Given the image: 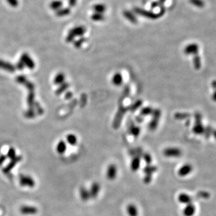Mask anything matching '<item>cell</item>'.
I'll list each match as a JSON object with an SVG mask.
<instances>
[{
    "label": "cell",
    "instance_id": "6da1fadb",
    "mask_svg": "<svg viewBox=\"0 0 216 216\" xmlns=\"http://www.w3.org/2000/svg\"><path fill=\"white\" fill-rule=\"evenodd\" d=\"M127 110H128L127 107H125L124 106H123L122 104H120L119 105L118 110L115 114V116L114 117L113 123H112V126H113V128L117 129L119 127V126L121 125L122 118L124 117V115H125V113L127 112Z\"/></svg>",
    "mask_w": 216,
    "mask_h": 216
},
{
    "label": "cell",
    "instance_id": "7a4b0ae2",
    "mask_svg": "<svg viewBox=\"0 0 216 216\" xmlns=\"http://www.w3.org/2000/svg\"><path fill=\"white\" fill-rule=\"evenodd\" d=\"M161 110L159 109H153L152 113V119L148 124V128L150 130H155L158 126L159 119L161 116Z\"/></svg>",
    "mask_w": 216,
    "mask_h": 216
},
{
    "label": "cell",
    "instance_id": "3957f363",
    "mask_svg": "<svg viewBox=\"0 0 216 216\" xmlns=\"http://www.w3.org/2000/svg\"><path fill=\"white\" fill-rule=\"evenodd\" d=\"M163 154L167 157H178L182 154V151L179 148L175 147H169L163 151Z\"/></svg>",
    "mask_w": 216,
    "mask_h": 216
},
{
    "label": "cell",
    "instance_id": "277c9868",
    "mask_svg": "<svg viewBox=\"0 0 216 216\" xmlns=\"http://www.w3.org/2000/svg\"><path fill=\"white\" fill-rule=\"evenodd\" d=\"M134 11L137 14H139V15H140L142 16H143L145 17L149 18V19H157L161 16L159 14H155L151 11L145 10H143V9H142L140 8H135Z\"/></svg>",
    "mask_w": 216,
    "mask_h": 216
},
{
    "label": "cell",
    "instance_id": "5b68a950",
    "mask_svg": "<svg viewBox=\"0 0 216 216\" xmlns=\"http://www.w3.org/2000/svg\"><path fill=\"white\" fill-rule=\"evenodd\" d=\"M20 61H22L25 66H26L29 69H33L35 67V63L34 62V61L31 59V58L30 57V56L26 53H23L21 56H20Z\"/></svg>",
    "mask_w": 216,
    "mask_h": 216
},
{
    "label": "cell",
    "instance_id": "8992f818",
    "mask_svg": "<svg viewBox=\"0 0 216 216\" xmlns=\"http://www.w3.org/2000/svg\"><path fill=\"white\" fill-rule=\"evenodd\" d=\"M20 184L22 186L32 187L35 185V181L32 178L26 175H21L20 177Z\"/></svg>",
    "mask_w": 216,
    "mask_h": 216
},
{
    "label": "cell",
    "instance_id": "52a82bcc",
    "mask_svg": "<svg viewBox=\"0 0 216 216\" xmlns=\"http://www.w3.org/2000/svg\"><path fill=\"white\" fill-rule=\"evenodd\" d=\"M85 32H86V28L83 26H77L71 29L68 32L75 37L76 36L82 37L83 34L85 33Z\"/></svg>",
    "mask_w": 216,
    "mask_h": 216
},
{
    "label": "cell",
    "instance_id": "ba28073f",
    "mask_svg": "<svg viewBox=\"0 0 216 216\" xmlns=\"http://www.w3.org/2000/svg\"><path fill=\"white\" fill-rule=\"evenodd\" d=\"M117 175V167L115 164H110L107 169L106 176L109 180L115 179Z\"/></svg>",
    "mask_w": 216,
    "mask_h": 216
},
{
    "label": "cell",
    "instance_id": "9c48e42d",
    "mask_svg": "<svg viewBox=\"0 0 216 216\" xmlns=\"http://www.w3.org/2000/svg\"><path fill=\"white\" fill-rule=\"evenodd\" d=\"M193 170V167L190 164H186L183 165L178 170V175L180 176H185L189 175Z\"/></svg>",
    "mask_w": 216,
    "mask_h": 216
},
{
    "label": "cell",
    "instance_id": "30bf717a",
    "mask_svg": "<svg viewBox=\"0 0 216 216\" xmlns=\"http://www.w3.org/2000/svg\"><path fill=\"white\" fill-rule=\"evenodd\" d=\"M100 190V184L98 182H94L91 187V188L89 190V194H90V197L94 199L95 198L97 195L99 193Z\"/></svg>",
    "mask_w": 216,
    "mask_h": 216
},
{
    "label": "cell",
    "instance_id": "8fae6325",
    "mask_svg": "<svg viewBox=\"0 0 216 216\" xmlns=\"http://www.w3.org/2000/svg\"><path fill=\"white\" fill-rule=\"evenodd\" d=\"M20 212L23 214H25V215H31V214H35L37 213V209L34 207V206H22L20 209Z\"/></svg>",
    "mask_w": 216,
    "mask_h": 216
},
{
    "label": "cell",
    "instance_id": "7c38bea8",
    "mask_svg": "<svg viewBox=\"0 0 216 216\" xmlns=\"http://www.w3.org/2000/svg\"><path fill=\"white\" fill-rule=\"evenodd\" d=\"M196 212L195 206L190 203L187 204V206L184 208L183 211V214L185 216H193Z\"/></svg>",
    "mask_w": 216,
    "mask_h": 216
},
{
    "label": "cell",
    "instance_id": "4fadbf2b",
    "mask_svg": "<svg viewBox=\"0 0 216 216\" xmlns=\"http://www.w3.org/2000/svg\"><path fill=\"white\" fill-rule=\"evenodd\" d=\"M22 157L20 156H16L14 158L11 159L10 163L7 165V166L4 169L3 171L4 173H8L9 171H10L13 167L17 163L20 161L21 160Z\"/></svg>",
    "mask_w": 216,
    "mask_h": 216
},
{
    "label": "cell",
    "instance_id": "5bb4252c",
    "mask_svg": "<svg viewBox=\"0 0 216 216\" xmlns=\"http://www.w3.org/2000/svg\"><path fill=\"white\" fill-rule=\"evenodd\" d=\"M112 82L115 86H120L123 82V77L122 74L117 72L113 74L112 78Z\"/></svg>",
    "mask_w": 216,
    "mask_h": 216
},
{
    "label": "cell",
    "instance_id": "9a60e30c",
    "mask_svg": "<svg viewBox=\"0 0 216 216\" xmlns=\"http://www.w3.org/2000/svg\"><path fill=\"white\" fill-rule=\"evenodd\" d=\"M198 51V46L196 44H190L187 46L184 49V52L186 55L195 54Z\"/></svg>",
    "mask_w": 216,
    "mask_h": 216
},
{
    "label": "cell",
    "instance_id": "2e32d148",
    "mask_svg": "<svg viewBox=\"0 0 216 216\" xmlns=\"http://www.w3.org/2000/svg\"><path fill=\"white\" fill-rule=\"evenodd\" d=\"M128 131L134 137H137L140 132V128L138 126L135 125L133 122L130 124L128 125Z\"/></svg>",
    "mask_w": 216,
    "mask_h": 216
},
{
    "label": "cell",
    "instance_id": "e0dca14e",
    "mask_svg": "<svg viewBox=\"0 0 216 216\" xmlns=\"http://www.w3.org/2000/svg\"><path fill=\"white\" fill-rule=\"evenodd\" d=\"M140 165V157H138V156L134 157L133 158V160H131V164H130V167H131V170L133 171H137L139 169Z\"/></svg>",
    "mask_w": 216,
    "mask_h": 216
},
{
    "label": "cell",
    "instance_id": "ac0fdd59",
    "mask_svg": "<svg viewBox=\"0 0 216 216\" xmlns=\"http://www.w3.org/2000/svg\"><path fill=\"white\" fill-rule=\"evenodd\" d=\"M178 200L181 203L188 204L191 203L192 199L188 194L185 193H181L178 196Z\"/></svg>",
    "mask_w": 216,
    "mask_h": 216
},
{
    "label": "cell",
    "instance_id": "d6986e66",
    "mask_svg": "<svg viewBox=\"0 0 216 216\" xmlns=\"http://www.w3.org/2000/svg\"><path fill=\"white\" fill-rule=\"evenodd\" d=\"M127 212L129 216H137L138 210L136 205L133 204H129L127 207Z\"/></svg>",
    "mask_w": 216,
    "mask_h": 216
},
{
    "label": "cell",
    "instance_id": "ffe728a7",
    "mask_svg": "<svg viewBox=\"0 0 216 216\" xmlns=\"http://www.w3.org/2000/svg\"><path fill=\"white\" fill-rule=\"evenodd\" d=\"M0 68L9 71L10 72H13L15 71V67L10 63L0 60Z\"/></svg>",
    "mask_w": 216,
    "mask_h": 216
},
{
    "label": "cell",
    "instance_id": "44dd1931",
    "mask_svg": "<svg viewBox=\"0 0 216 216\" xmlns=\"http://www.w3.org/2000/svg\"><path fill=\"white\" fill-rule=\"evenodd\" d=\"M143 101L142 100H137L135 102H134L132 104H131L129 107H128V110L130 111V112H134L136 110H137L139 108H140L141 107V106L142 105Z\"/></svg>",
    "mask_w": 216,
    "mask_h": 216
},
{
    "label": "cell",
    "instance_id": "7402d4cb",
    "mask_svg": "<svg viewBox=\"0 0 216 216\" xmlns=\"http://www.w3.org/2000/svg\"><path fill=\"white\" fill-rule=\"evenodd\" d=\"M79 194H80V198L84 201L88 200L89 198H91L89 190H88L85 187L80 188V191H79Z\"/></svg>",
    "mask_w": 216,
    "mask_h": 216
},
{
    "label": "cell",
    "instance_id": "603a6c76",
    "mask_svg": "<svg viewBox=\"0 0 216 216\" xmlns=\"http://www.w3.org/2000/svg\"><path fill=\"white\" fill-rule=\"evenodd\" d=\"M67 149V146H66V143L64 140H60L56 147V151L60 154H64Z\"/></svg>",
    "mask_w": 216,
    "mask_h": 216
},
{
    "label": "cell",
    "instance_id": "cb8c5ba5",
    "mask_svg": "<svg viewBox=\"0 0 216 216\" xmlns=\"http://www.w3.org/2000/svg\"><path fill=\"white\" fill-rule=\"evenodd\" d=\"M70 13V9L67 7L61 8L60 9L55 11L56 16L58 17H63L68 15Z\"/></svg>",
    "mask_w": 216,
    "mask_h": 216
},
{
    "label": "cell",
    "instance_id": "d4e9b609",
    "mask_svg": "<svg viewBox=\"0 0 216 216\" xmlns=\"http://www.w3.org/2000/svg\"><path fill=\"white\" fill-rule=\"evenodd\" d=\"M130 93V86L127 85L124 87V88L121 93V95L119 99V103H120V104H122V102L123 101V100L129 95Z\"/></svg>",
    "mask_w": 216,
    "mask_h": 216
},
{
    "label": "cell",
    "instance_id": "484cf974",
    "mask_svg": "<svg viewBox=\"0 0 216 216\" xmlns=\"http://www.w3.org/2000/svg\"><path fill=\"white\" fill-rule=\"evenodd\" d=\"M62 5H63V2L62 1L54 0L50 2V7L51 8V9L56 11V10L60 9L61 8H62Z\"/></svg>",
    "mask_w": 216,
    "mask_h": 216
},
{
    "label": "cell",
    "instance_id": "4316f807",
    "mask_svg": "<svg viewBox=\"0 0 216 216\" xmlns=\"http://www.w3.org/2000/svg\"><path fill=\"white\" fill-rule=\"evenodd\" d=\"M65 81V75L62 73H58L53 80V82L56 85H61Z\"/></svg>",
    "mask_w": 216,
    "mask_h": 216
},
{
    "label": "cell",
    "instance_id": "83f0119b",
    "mask_svg": "<svg viewBox=\"0 0 216 216\" xmlns=\"http://www.w3.org/2000/svg\"><path fill=\"white\" fill-rule=\"evenodd\" d=\"M124 16L131 22L132 23L137 22V17L132 12L129 11H125L124 12Z\"/></svg>",
    "mask_w": 216,
    "mask_h": 216
},
{
    "label": "cell",
    "instance_id": "f1b7e54d",
    "mask_svg": "<svg viewBox=\"0 0 216 216\" xmlns=\"http://www.w3.org/2000/svg\"><path fill=\"white\" fill-rule=\"evenodd\" d=\"M153 111V109L151 106H146L141 109L140 111V115L142 116H146L151 115Z\"/></svg>",
    "mask_w": 216,
    "mask_h": 216
},
{
    "label": "cell",
    "instance_id": "f546056e",
    "mask_svg": "<svg viewBox=\"0 0 216 216\" xmlns=\"http://www.w3.org/2000/svg\"><path fill=\"white\" fill-rule=\"evenodd\" d=\"M93 9L95 13L103 14L106 10V6L103 4H97L94 5V6L93 7Z\"/></svg>",
    "mask_w": 216,
    "mask_h": 216
},
{
    "label": "cell",
    "instance_id": "4dcf8cb0",
    "mask_svg": "<svg viewBox=\"0 0 216 216\" xmlns=\"http://www.w3.org/2000/svg\"><path fill=\"white\" fill-rule=\"evenodd\" d=\"M69 86V84L67 82H64L62 84L60 85V86H59V88L56 89V95H59L61 94H62L63 92H64L66 89H67V88Z\"/></svg>",
    "mask_w": 216,
    "mask_h": 216
},
{
    "label": "cell",
    "instance_id": "1f68e13d",
    "mask_svg": "<svg viewBox=\"0 0 216 216\" xmlns=\"http://www.w3.org/2000/svg\"><path fill=\"white\" fill-rule=\"evenodd\" d=\"M66 139L67 142L71 145H75L77 143V137L73 134H69L67 136Z\"/></svg>",
    "mask_w": 216,
    "mask_h": 216
},
{
    "label": "cell",
    "instance_id": "d6a6232c",
    "mask_svg": "<svg viewBox=\"0 0 216 216\" xmlns=\"http://www.w3.org/2000/svg\"><path fill=\"white\" fill-rule=\"evenodd\" d=\"M157 170V168L156 166H151L149 164H148L146 166H145L143 169V172L146 174H151L154 173Z\"/></svg>",
    "mask_w": 216,
    "mask_h": 216
},
{
    "label": "cell",
    "instance_id": "836d02e7",
    "mask_svg": "<svg viewBox=\"0 0 216 216\" xmlns=\"http://www.w3.org/2000/svg\"><path fill=\"white\" fill-rule=\"evenodd\" d=\"M27 102L29 106V107H33L34 106V91H30L28 98H27Z\"/></svg>",
    "mask_w": 216,
    "mask_h": 216
},
{
    "label": "cell",
    "instance_id": "e575fe53",
    "mask_svg": "<svg viewBox=\"0 0 216 216\" xmlns=\"http://www.w3.org/2000/svg\"><path fill=\"white\" fill-rule=\"evenodd\" d=\"M91 19L94 20V21H101L103 20L104 19V16L103 15V14L102 13H95L94 12L92 15L91 16Z\"/></svg>",
    "mask_w": 216,
    "mask_h": 216
},
{
    "label": "cell",
    "instance_id": "d590c367",
    "mask_svg": "<svg viewBox=\"0 0 216 216\" xmlns=\"http://www.w3.org/2000/svg\"><path fill=\"white\" fill-rule=\"evenodd\" d=\"M16 157V150L14 148H10L7 154V157L9 158L10 159H13Z\"/></svg>",
    "mask_w": 216,
    "mask_h": 216
},
{
    "label": "cell",
    "instance_id": "8d00e7d4",
    "mask_svg": "<svg viewBox=\"0 0 216 216\" xmlns=\"http://www.w3.org/2000/svg\"><path fill=\"white\" fill-rule=\"evenodd\" d=\"M190 2L191 4L199 8H202L205 5V3L202 0H190Z\"/></svg>",
    "mask_w": 216,
    "mask_h": 216
},
{
    "label": "cell",
    "instance_id": "74e56055",
    "mask_svg": "<svg viewBox=\"0 0 216 216\" xmlns=\"http://www.w3.org/2000/svg\"><path fill=\"white\" fill-rule=\"evenodd\" d=\"M189 116V114L187 113H181V112H177L175 114L174 117L175 118L177 119H182L187 118Z\"/></svg>",
    "mask_w": 216,
    "mask_h": 216
},
{
    "label": "cell",
    "instance_id": "f35d334b",
    "mask_svg": "<svg viewBox=\"0 0 216 216\" xmlns=\"http://www.w3.org/2000/svg\"><path fill=\"white\" fill-rule=\"evenodd\" d=\"M86 41V38L83 37H82L81 38H80L79 39L77 40L76 41H74V46L76 47V48H79L80 47H81V46L82 45V44Z\"/></svg>",
    "mask_w": 216,
    "mask_h": 216
},
{
    "label": "cell",
    "instance_id": "ab89813d",
    "mask_svg": "<svg viewBox=\"0 0 216 216\" xmlns=\"http://www.w3.org/2000/svg\"><path fill=\"white\" fill-rule=\"evenodd\" d=\"M143 158L145 160V161L146 163L147 164H150V163L152 161V157L151 155L148 153H143L142 155Z\"/></svg>",
    "mask_w": 216,
    "mask_h": 216
},
{
    "label": "cell",
    "instance_id": "60d3db41",
    "mask_svg": "<svg viewBox=\"0 0 216 216\" xmlns=\"http://www.w3.org/2000/svg\"><path fill=\"white\" fill-rule=\"evenodd\" d=\"M25 116L29 118L34 116V110L33 107H29V109L25 112Z\"/></svg>",
    "mask_w": 216,
    "mask_h": 216
},
{
    "label": "cell",
    "instance_id": "b9f144b4",
    "mask_svg": "<svg viewBox=\"0 0 216 216\" xmlns=\"http://www.w3.org/2000/svg\"><path fill=\"white\" fill-rule=\"evenodd\" d=\"M16 81L19 83L24 84L27 80H26V79L25 76L21 75V76H18L16 77Z\"/></svg>",
    "mask_w": 216,
    "mask_h": 216
},
{
    "label": "cell",
    "instance_id": "7bdbcfd3",
    "mask_svg": "<svg viewBox=\"0 0 216 216\" xmlns=\"http://www.w3.org/2000/svg\"><path fill=\"white\" fill-rule=\"evenodd\" d=\"M8 4L12 7H16L18 6L19 2L17 0H6Z\"/></svg>",
    "mask_w": 216,
    "mask_h": 216
},
{
    "label": "cell",
    "instance_id": "ee69618b",
    "mask_svg": "<svg viewBox=\"0 0 216 216\" xmlns=\"http://www.w3.org/2000/svg\"><path fill=\"white\" fill-rule=\"evenodd\" d=\"M24 84L26 85V88H27L30 91H33V89H34V85H33L32 83H31V82H28V81H26Z\"/></svg>",
    "mask_w": 216,
    "mask_h": 216
},
{
    "label": "cell",
    "instance_id": "f6af8a7d",
    "mask_svg": "<svg viewBox=\"0 0 216 216\" xmlns=\"http://www.w3.org/2000/svg\"><path fill=\"white\" fill-rule=\"evenodd\" d=\"M152 179V175L151 174H146V175L145 176L144 178H143V181L146 184H148L151 182Z\"/></svg>",
    "mask_w": 216,
    "mask_h": 216
},
{
    "label": "cell",
    "instance_id": "bcb514c9",
    "mask_svg": "<svg viewBox=\"0 0 216 216\" xmlns=\"http://www.w3.org/2000/svg\"><path fill=\"white\" fill-rule=\"evenodd\" d=\"M24 67H25V65L23 64V62L22 61H19L17 62V63L16 64V68L19 70H22L24 68Z\"/></svg>",
    "mask_w": 216,
    "mask_h": 216
},
{
    "label": "cell",
    "instance_id": "7dc6e473",
    "mask_svg": "<svg viewBox=\"0 0 216 216\" xmlns=\"http://www.w3.org/2000/svg\"><path fill=\"white\" fill-rule=\"evenodd\" d=\"M73 97V93L71 91H67L65 94V98L69 100Z\"/></svg>",
    "mask_w": 216,
    "mask_h": 216
},
{
    "label": "cell",
    "instance_id": "c3c4849f",
    "mask_svg": "<svg viewBox=\"0 0 216 216\" xmlns=\"http://www.w3.org/2000/svg\"><path fill=\"white\" fill-rule=\"evenodd\" d=\"M6 158H7V156H5L4 155H1L0 156V166H1L4 163V162L5 161Z\"/></svg>",
    "mask_w": 216,
    "mask_h": 216
},
{
    "label": "cell",
    "instance_id": "681fc988",
    "mask_svg": "<svg viewBox=\"0 0 216 216\" xmlns=\"http://www.w3.org/2000/svg\"><path fill=\"white\" fill-rule=\"evenodd\" d=\"M136 121L138 123H141L143 122V116H142L141 115H139V116H137L136 117Z\"/></svg>",
    "mask_w": 216,
    "mask_h": 216
},
{
    "label": "cell",
    "instance_id": "f907efd6",
    "mask_svg": "<svg viewBox=\"0 0 216 216\" xmlns=\"http://www.w3.org/2000/svg\"><path fill=\"white\" fill-rule=\"evenodd\" d=\"M77 2V0H68V4L70 7H74Z\"/></svg>",
    "mask_w": 216,
    "mask_h": 216
},
{
    "label": "cell",
    "instance_id": "816d5d0a",
    "mask_svg": "<svg viewBox=\"0 0 216 216\" xmlns=\"http://www.w3.org/2000/svg\"><path fill=\"white\" fill-rule=\"evenodd\" d=\"M158 5H159V2H157V1H154L151 4V7L152 8H155V7H158Z\"/></svg>",
    "mask_w": 216,
    "mask_h": 216
},
{
    "label": "cell",
    "instance_id": "f5cc1de1",
    "mask_svg": "<svg viewBox=\"0 0 216 216\" xmlns=\"http://www.w3.org/2000/svg\"><path fill=\"white\" fill-rule=\"evenodd\" d=\"M159 1H160L159 2H164L166 0H159Z\"/></svg>",
    "mask_w": 216,
    "mask_h": 216
}]
</instances>
